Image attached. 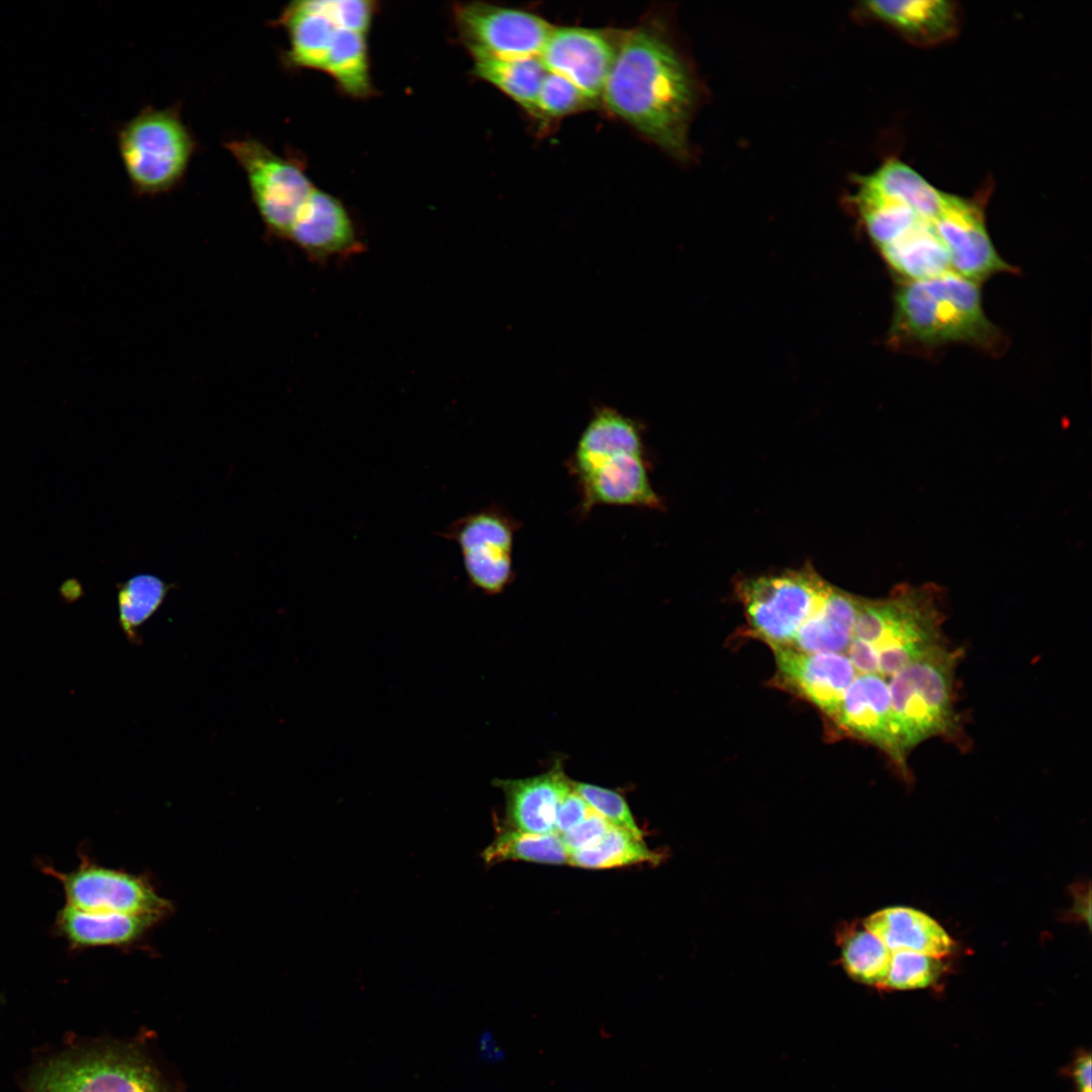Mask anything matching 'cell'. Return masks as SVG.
<instances>
[{"instance_id": "19", "label": "cell", "mask_w": 1092, "mask_h": 1092, "mask_svg": "<svg viewBox=\"0 0 1092 1092\" xmlns=\"http://www.w3.org/2000/svg\"><path fill=\"white\" fill-rule=\"evenodd\" d=\"M863 928L878 937L892 952L912 951L942 959L954 942L933 918L903 906L876 911L863 921Z\"/></svg>"}, {"instance_id": "4", "label": "cell", "mask_w": 1092, "mask_h": 1092, "mask_svg": "<svg viewBox=\"0 0 1092 1092\" xmlns=\"http://www.w3.org/2000/svg\"><path fill=\"white\" fill-rule=\"evenodd\" d=\"M942 590L932 582L897 584L883 599L859 598L852 638L878 655V674L891 676L944 646Z\"/></svg>"}, {"instance_id": "10", "label": "cell", "mask_w": 1092, "mask_h": 1092, "mask_svg": "<svg viewBox=\"0 0 1092 1092\" xmlns=\"http://www.w3.org/2000/svg\"><path fill=\"white\" fill-rule=\"evenodd\" d=\"M246 174L252 200L270 233L286 238L313 186L299 165L255 138L225 143Z\"/></svg>"}, {"instance_id": "15", "label": "cell", "mask_w": 1092, "mask_h": 1092, "mask_svg": "<svg viewBox=\"0 0 1092 1092\" xmlns=\"http://www.w3.org/2000/svg\"><path fill=\"white\" fill-rule=\"evenodd\" d=\"M779 682L815 705L835 723L842 699L855 677L847 656L807 653L791 646L772 647Z\"/></svg>"}, {"instance_id": "16", "label": "cell", "mask_w": 1092, "mask_h": 1092, "mask_svg": "<svg viewBox=\"0 0 1092 1092\" xmlns=\"http://www.w3.org/2000/svg\"><path fill=\"white\" fill-rule=\"evenodd\" d=\"M834 724L882 749L899 771L908 777L907 757L900 746L885 677L872 673L854 678L844 694Z\"/></svg>"}, {"instance_id": "31", "label": "cell", "mask_w": 1092, "mask_h": 1092, "mask_svg": "<svg viewBox=\"0 0 1092 1092\" xmlns=\"http://www.w3.org/2000/svg\"><path fill=\"white\" fill-rule=\"evenodd\" d=\"M839 940L841 963L846 973L857 982L882 987L892 951L866 928L848 929Z\"/></svg>"}, {"instance_id": "33", "label": "cell", "mask_w": 1092, "mask_h": 1092, "mask_svg": "<svg viewBox=\"0 0 1092 1092\" xmlns=\"http://www.w3.org/2000/svg\"><path fill=\"white\" fill-rule=\"evenodd\" d=\"M943 970L940 958L912 951H894L882 988L896 990L926 988L938 980Z\"/></svg>"}, {"instance_id": "37", "label": "cell", "mask_w": 1092, "mask_h": 1092, "mask_svg": "<svg viewBox=\"0 0 1092 1092\" xmlns=\"http://www.w3.org/2000/svg\"><path fill=\"white\" fill-rule=\"evenodd\" d=\"M612 826L607 819L593 810L580 823L560 836L570 853L593 845Z\"/></svg>"}, {"instance_id": "18", "label": "cell", "mask_w": 1092, "mask_h": 1092, "mask_svg": "<svg viewBox=\"0 0 1092 1092\" xmlns=\"http://www.w3.org/2000/svg\"><path fill=\"white\" fill-rule=\"evenodd\" d=\"M571 783L558 762L539 776L496 780L495 786L506 796L508 827L528 833H556L557 810Z\"/></svg>"}, {"instance_id": "11", "label": "cell", "mask_w": 1092, "mask_h": 1092, "mask_svg": "<svg viewBox=\"0 0 1092 1092\" xmlns=\"http://www.w3.org/2000/svg\"><path fill=\"white\" fill-rule=\"evenodd\" d=\"M455 20L471 55L539 57L554 25L532 12L483 2L460 4Z\"/></svg>"}, {"instance_id": "20", "label": "cell", "mask_w": 1092, "mask_h": 1092, "mask_svg": "<svg viewBox=\"0 0 1092 1092\" xmlns=\"http://www.w3.org/2000/svg\"><path fill=\"white\" fill-rule=\"evenodd\" d=\"M161 918L90 911L66 905L57 915V929L74 947L124 946L142 938Z\"/></svg>"}, {"instance_id": "9", "label": "cell", "mask_w": 1092, "mask_h": 1092, "mask_svg": "<svg viewBox=\"0 0 1092 1092\" xmlns=\"http://www.w3.org/2000/svg\"><path fill=\"white\" fill-rule=\"evenodd\" d=\"M521 527L503 506L490 504L458 518L438 535L459 547L469 583L497 595L515 578L514 541Z\"/></svg>"}, {"instance_id": "22", "label": "cell", "mask_w": 1092, "mask_h": 1092, "mask_svg": "<svg viewBox=\"0 0 1092 1092\" xmlns=\"http://www.w3.org/2000/svg\"><path fill=\"white\" fill-rule=\"evenodd\" d=\"M858 603V597L832 585L790 646L807 653L846 650L852 640Z\"/></svg>"}, {"instance_id": "17", "label": "cell", "mask_w": 1092, "mask_h": 1092, "mask_svg": "<svg viewBox=\"0 0 1092 1092\" xmlns=\"http://www.w3.org/2000/svg\"><path fill=\"white\" fill-rule=\"evenodd\" d=\"M287 239L316 261L347 257L363 249L343 204L314 187L299 209Z\"/></svg>"}, {"instance_id": "21", "label": "cell", "mask_w": 1092, "mask_h": 1092, "mask_svg": "<svg viewBox=\"0 0 1092 1092\" xmlns=\"http://www.w3.org/2000/svg\"><path fill=\"white\" fill-rule=\"evenodd\" d=\"M864 6L873 15L918 44L945 40L954 34L958 26L957 9L948 1H870Z\"/></svg>"}, {"instance_id": "1", "label": "cell", "mask_w": 1092, "mask_h": 1092, "mask_svg": "<svg viewBox=\"0 0 1092 1092\" xmlns=\"http://www.w3.org/2000/svg\"><path fill=\"white\" fill-rule=\"evenodd\" d=\"M601 99L667 153L687 154L694 82L684 59L654 23L623 31Z\"/></svg>"}, {"instance_id": "3", "label": "cell", "mask_w": 1092, "mask_h": 1092, "mask_svg": "<svg viewBox=\"0 0 1092 1092\" xmlns=\"http://www.w3.org/2000/svg\"><path fill=\"white\" fill-rule=\"evenodd\" d=\"M1000 333L985 315L976 282L952 271L907 281L897 292L891 340L897 346L934 348L967 343L993 350Z\"/></svg>"}, {"instance_id": "39", "label": "cell", "mask_w": 1092, "mask_h": 1092, "mask_svg": "<svg viewBox=\"0 0 1092 1092\" xmlns=\"http://www.w3.org/2000/svg\"><path fill=\"white\" fill-rule=\"evenodd\" d=\"M1073 1076L1078 1092H1091V1057L1089 1054L1077 1060Z\"/></svg>"}, {"instance_id": "7", "label": "cell", "mask_w": 1092, "mask_h": 1092, "mask_svg": "<svg viewBox=\"0 0 1092 1092\" xmlns=\"http://www.w3.org/2000/svg\"><path fill=\"white\" fill-rule=\"evenodd\" d=\"M811 565L746 577L736 584L749 633L770 645L790 646L831 588Z\"/></svg>"}, {"instance_id": "38", "label": "cell", "mask_w": 1092, "mask_h": 1092, "mask_svg": "<svg viewBox=\"0 0 1092 1092\" xmlns=\"http://www.w3.org/2000/svg\"><path fill=\"white\" fill-rule=\"evenodd\" d=\"M593 809L572 788L562 798L555 820V832L559 835L580 823Z\"/></svg>"}, {"instance_id": "26", "label": "cell", "mask_w": 1092, "mask_h": 1092, "mask_svg": "<svg viewBox=\"0 0 1092 1092\" xmlns=\"http://www.w3.org/2000/svg\"><path fill=\"white\" fill-rule=\"evenodd\" d=\"M864 178L883 193L909 206L924 220L932 222L941 209L944 192L901 161H889Z\"/></svg>"}, {"instance_id": "6", "label": "cell", "mask_w": 1092, "mask_h": 1092, "mask_svg": "<svg viewBox=\"0 0 1092 1092\" xmlns=\"http://www.w3.org/2000/svg\"><path fill=\"white\" fill-rule=\"evenodd\" d=\"M117 143L132 189L151 196L178 186L196 148L176 106L145 107L122 125Z\"/></svg>"}, {"instance_id": "30", "label": "cell", "mask_w": 1092, "mask_h": 1092, "mask_svg": "<svg viewBox=\"0 0 1092 1092\" xmlns=\"http://www.w3.org/2000/svg\"><path fill=\"white\" fill-rule=\"evenodd\" d=\"M661 855L650 850L643 840L612 826L593 845L569 853L568 864L583 869H611L638 863L657 864Z\"/></svg>"}, {"instance_id": "29", "label": "cell", "mask_w": 1092, "mask_h": 1092, "mask_svg": "<svg viewBox=\"0 0 1092 1092\" xmlns=\"http://www.w3.org/2000/svg\"><path fill=\"white\" fill-rule=\"evenodd\" d=\"M323 71L349 95H369L372 87L364 34L337 28Z\"/></svg>"}, {"instance_id": "2", "label": "cell", "mask_w": 1092, "mask_h": 1092, "mask_svg": "<svg viewBox=\"0 0 1092 1092\" xmlns=\"http://www.w3.org/2000/svg\"><path fill=\"white\" fill-rule=\"evenodd\" d=\"M566 467L580 495V517L598 506L664 509L650 480L644 428L614 407H595Z\"/></svg>"}, {"instance_id": "34", "label": "cell", "mask_w": 1092, "mask_h": 1092, "mask_svg": "<svg viewBox=\"0 0 1092 1092\" xmlns=\"http://www.w3.org/2000/svg\"><path fill=\"white\" fill-rule=\"evenodd\" d=\"M594 103L570 81L547 72L536 101V117L558 118L581 111Z\"/></svg>"}, {"instance_id": "27", "label": "cell", "mask_w": 1092, "mask_h": 1092, "mask_svg": "<svg viewBox=\"0 0 1092 1092\" xmlns=\"http://www.w3.org/2000/svg\"><path fill=\"white\" fill-rule=\"evenodd\" d=\"M855 197L867 230L880 249L900 239L922 219L909 206L883 193L864 177L859 181Z\"/></svg>"}, {"instance_id": "36", "label": "cell", "mask_w": 1092, "mask_h": 1092, "mask_svg": "<svg viewBox=\"0 0 1092 1092\" xmlns=\"http://www.w3.org/2000/svg\"><path fill=\"white\" fill-rule=\"evenodd\" d=\"M313 9L338 29L364 34L370 27L374 3L363 0H309Z\"/></svg>"}, {"instance_id": "5", "label": "cell", "mask_w": 1092, "mask_h": 1092, "mask_svg": "<svg viewBox=\"0 0 1092 1092\" xmlns=\"http://www.w3.org/2000/svg\"><path fill=\"white\" fill-rule=\"evenodd\" d=\"M961 650L946 645L908 664L888 680L891 710L903 753L931 737L967 746L954 710V672Z\"/></svg>"}, {"instance_id": "8", "label": "cell", "mask_w": 1092, "mask_h": 1092, "mask_svg": "<svg viewBox=\"0 0 1092 1092\" xmlns=\"http://www.w3.org/2000/svg\"><path fill=\"white\" fill-rule=\"evenodd\" d=\"M29 1092H168L156 1070L129 1046L68 1052L42 1063Z\"/></svg>"}, {"instance_id": "32", "label": "cell", "mask_w": 1092, "mask_h": 1092, "mask_svg": "<svg viewBox=\"0 0 1092 1092\" xmlns=\"http://www.w3.org/2000/svg\"><path fill=\"white\" fill-rule=\"evenodd\" d=\"M170 586L153 574H138L121 584L117 594L118 617L129 640L138 639L139 628L160 608Z\"/></svg>"}, {"instance_id": "14", "label": "cell", "mask_w": 1092, "mask_h": 1092, "mask_svg": "<svg viewBox=\"0 0 1092 1092\" xmlns=\"http://www.w3.org/2000/svg\"><path fill=\"white\" fill-rule=\"evenodd\" d=\"M931 223L947 252L952 272L977 283L1012 270L995 250L982 212L974 203L944 193L941 209Z\"/></svg>"}, {"instance_id": "25", "label": "cell", "mask_w": 1092, "mask_h": 1092, "mask_svg": "<svg viewBox=\"0 0 1092 1092\" xmlns=\"http://www.w3.org/2000/svg\"><path fill=\"white\" fill-rule=\"evenodd\" d=\"M473 73L536 116V101L547 71L539 57L503 59L471 55Z\"/></svg>"}, {"instance_id": "13", "label": "cell", "mask_w": 1092, "mask_h": 1092, "mask_svg": "<svg viewBox=\"0 0 1092 1092\" xmlns=\"http://www.w3.org/2000/svg\"><path fill=\"white\" fill-rule=\"evenodd\" d=\"M623 31L554 26L539 58L547 72L574 84L596 103L602 97Z\"/></svg>"}, {"instance_id": "23", "label": "cell", "mask_w": 1092, "mask_h": 1092, "mask_svg": "<svg viewBox=\"0 0 1092 1092\" xmlns=\"http://www.w3.org/2000/svg\"><path fill=\"white\" fill-rule=\"evenodd\" d=\"M277 25L289 36L283 60L289 67L324 70L336 27L308 1H294L284 8Z\"/></svg>"}, {"instance_id": "24", "label": "cell", "mask_w": 1092, "mask_h": 1092, "mask_svg": "<svg viewBox=\"0 0 1092 1092\" xmlns=\"http://www.w3.org/2000/svg\"><path fill=\"white\" fill-rule=\"evenodd\" d=\"M881 251L889 265L908 281L931 279L952 271L943 244L932 223L924 219Z\"/></svg>"}, {"instance_id": "28", "label": "cell", "mask_w": 1092, "mask_h": 1092, "mask_svg": "<svg viewBox=\"0 0 1092 1092\" xmlns=\"http://www.w3.org/2000/svg\"><path fill=\"white\" fill-rule=\"evenodd\" d=\"M482 857L487 864L505 860L568 864L569 851L557 833L536 834L506 827L483 850Z\"/></svg>"}, {"instance_id": "12", "label": "cell", "mask_w": 1092, "mask_h": 1092, "mask_svg": "<svg viewBox=\"0 0 1092 1092\" xmlns=\"http://www.w3.org/2000/svg\"><path fill=\"white\" fill-rule=\"evenodd\" d=\"M43 871L60 881L68 906L159 918L171 909L170 901L159 895L145 878L121 870L84 859L72 872L62 873L51 867Z\"/></svg>"}, {"instance_id": "35", "label": "cell", "mask_w": 1092, "mask_h": 1092, "mask_svg": "<svg viewBox=\"0 0 1092 1092\" xmlns=\"http://www.w3.org/2000/svg\"><path fill=\"white\" fill-rule=\"evenodd\" d=\"M572 788L589 807L607 819L613 826L623 829L639 840L642 831L638 828L625 799L617 792L593 784L573 782Z\"/></svg>"}]
</instances>
